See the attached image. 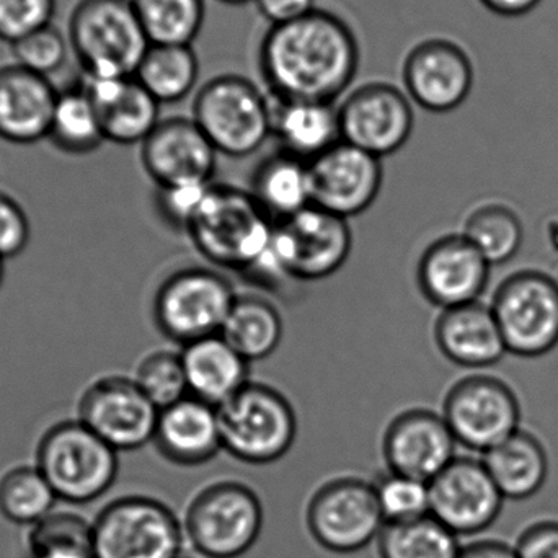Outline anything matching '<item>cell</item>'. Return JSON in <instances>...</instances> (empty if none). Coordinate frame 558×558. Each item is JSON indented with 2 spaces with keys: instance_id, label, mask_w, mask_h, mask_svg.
I'll list each match as a JSON object with an SVG mask.
<instances>
[{
  "instance_id": "9a60e30c",
  "label": "cell",
  "mask_w": 558,
  "mask_h": 558,
  "mask_svg": "<svg viewBox=\"0 0 558 558\" xmlns=\"http://www.w3.org/2000/svg\"><path fill=\"white\" fill-rule=\"evenodd\" d=\"M340 111L341 141L383 159L405 146L415 126L412 100L387 82L351 92Z\"/></svg>"
},
{
  "instance_id": "83f0119b",
  "label": "cell",
  "mask_w": 558,
  "mask_h": 558,
  "mask_svg": "<svg viewBox=\"0 0 558 558\" xmlns=\"http://www.w3.org/2000/svg\"><path fill=\"white\" fill-rule=\"evenodd\" d=\"M485 468L505 500H526L546 484L549 459L536 436L517 432L501 445L485 452Z\"/></svg>"
},
{
  "instance_id": "4fadbf2b",
  "label": "cell",
  "mask_w": 558,
  "mask_h": 558,
  "mask_svg": "<svg viewBox=\"0 0 558 558\" xmlns=\"http://www.w3.org/2000/svg\"><path fill=\"white\" fill-rule=\"evenodd\" d=\"M442 416L458 445L485 454L520 432L521 407L504 380L471 376L449 390Z\"/></svg>"
},
{
  "instance_id": "e575fe53",
  "label": "cell",
  "mask_w": 558,
  "mask_h": 558,
  "mask_svg": "<svg viewBox=\"0 0 558 558\" xmlns=\"http://www.w3.org/2000/svg\"><path fill=\"white\" fill-rule=\"evenodd\" d=\"M380 558H458L459 537L429 517L386 524L377 537Z\"/></svg>"
},
{
  "instance_id": "30bf717a",
  "label": "cell",
  "mask_w": 558,
  "mask_h": 558,
  "mask_svg": "<svg viewBox=\"0 0 558 558\" xmlns=\"http://www.w3.org/2000/svg\"><path fill=\"white\" fill-rule=\"evenodd\" d=\"M92 524L97 558H182V524L156 498H118Z\"/></svg>"
},
{
  "instance_id": "7402d4cb",
  "label": "cell",
  "mask_w": 558,
  "mask_h": 558,
  "mask_svg": "<svg viewBox=\"0 0 558 558\" xmlns=\"http://www.w3.org/2000/svg\"><path fill=\"white\" fill-rule=\"evenodd\" d=\"M82 88L100 114L105 140L121 146L143 144L160 123V104L134 77L85 75Z\"/></svg>"
},
{
  "instance_id": "6da1fadb",
  "label": "cell",
  "mask_w": 558,
  "mask_h": 558,
  "mask_svg": "<svg viewBox=\"0 0 558 558\" xmlns=\"http://www.w3.org/2000/svg\"><path fill=\"white\" fill-rule=\"evenodd\" d=\"M258 64L275 98L335 104L356 77L360 46L340 16L315 9L295 22L270 26Z\"/></svg>"
},
{
  "instance_id": "484cf974",
  "label": "cell",
  "mask_w": 558,
  "mask_h": 558,
  "mask_svg": "<svg viewBox=\"0 0 558 558\" xmlns=\"http://www.w3.org/2000/svg\"><path fill=\"white\" fill-rule=\"evenodd\" d=\"M274 136L282 153L312 162L341 141L340 111L331 101L271 98Z\"/></svg>"
},
{
  "instance_id": "8d00e7d4",
  "label": "cell",
  "mask_w": 558,
  "mask_h": 558,
  "mask_svg": "<svg viewBox=\"0 0 558 558\" xmlns=\"http://www.w3.org/2000/svg\"><path fill=\"white\" fill-rule=\"evenodd\" d=\"M54 490L36 465L12 469L0 478V514L20 526H35L54 511Z\"/></svg>"
},
{
  "instance_id": "ee69618b",
  "label": "cell",
  "mask_w": 558,
  "mask_h": 558,
  "mask_svg": "<svg viewBox=\"0 0 558 558\" xmlns=\"http://www.w3.org/2000/svg\"><path fill=\"white\" fill-rule=\"evenodd\" d=\"M518 558H558V523L541 521L527 527L517 546Z\"/></svg>"
},
{
  "instance_id": "8992f818",
  "label": "cell",
  "mask_w": 558,
  "mask_h": 558,
  "mask_svg": "<svg viewBox=\"0 0 558 558\" xmlns=\"http://www.w3.org/2000/svg\"><path fill=\"white\" fill-rule=\"evenodd\" d=\"M36 468L59 500L88 504L107 494L118 475V451L81 420L56 423L43 435Z\"/></svg>"
},
{
  "instance_id": "7bdbcfd3",
  "label": "cell",
  "mask_w": 558,
  "mask_h": 558,
  "mask_svg": "<svg viewBox=\"0 0 558 558\" xmlns=\"http://www.w3.org/2000/svg\"><path fill=\"white\" fill-rule=\"evenodd\" d=\"M28 218L22 206L0 193V258L3 262L19 257L29 242Z\"/></svg>"
},
{
  "instance_id": "f6af8a7d",
  "label": "cell",
  "mask_w": 558,
  "mask_h": 558,
  "mask_svg": "<svg viewBox=\"0 0 558 558\" xmlns=\"http://www.w3.org/2000/svg\"><path fill=\"white\" fill-rule=\"evenodd\" d=\"M254 3L271 26L295 22L317 9L315 0H254Z\"/></svg>"
},
{
  "instance_id": "8fae6325",
  "label": "cell",
  "mask_w": 558,
  "mask_h": 558,
  "mask_svg": "<svg viewBox=\"0 0 558 558\" xmlns=\"http://www.w3.org/2000/svg\"><path fill=\"white\" fill-rule=\"evenodd\" d=\"M492 311L508 353L537 357L558 344V282L541 271H520L495 291Z\"/></svg>"
},
{
  "instance_id": "ac0fdd59",
  "label": "cell",
  "mask_w": 558,
  "mask_h": 558,
  "mask_svg": "<svg viewBox=\"0 0 558 558\" xmlns=\"http://www.w3.org/2000/svg\"><path fill=\"white\" fill-rule=\"evenodd\" d=\"M402 81L410 100L432 113L464 104L474 84L468 52L445 38L423 39L403 59Z\"/></svg>"
},
{
  "instance_id": "f1b7e54d",
  "label": "cell",
  "mask_w": 558,
  "mask_h": 558,
  "mask_svg": "<svg viewBox=\"0 0 558 558\" xmlns=\"http://www.w3.org/2000/svg\"><path fill=\"white\" fill-rule=\"evenodd\" d=\"M251 193L275 222L291 218L314 205L311 166L291 154H275L258 167Z\"/></svg>"
},
{
  "instance_id": "e0dca14e",
  "label": "cell",
  "mask_w": 558,
  "mask_h": 558,
  "mask_svg": "<svg viewBox=\"0 0 558 558\" xmlns=\"http://www.w3.org/2000/svg\"><path fill=\"white\" fill-rule=\"evenodd\" d=\"M312 203L343 219L360 216L376 202L383 186L379 157L340 141L308 162Z\"/></svg>"
},
{
  "instance_id": "5bb4252c",
  "label": "cell",
  "mask_w": 558,
  "mask_h": 558,
  "mask_svg": "<svg viewBox=\"0 0 558 558\" xmlns=\"http://www.w3.org/2000/svg\"><path fill=\"white\" fill-rule=\"evenodd\" d=\"M77 412V420L121 452L154 441L160 410L133 377L105 376L85 389Z\"/></svg>"
},
{
  "instance_id": "d4e9b609",
  "label": "cell",
  "mask_w": 558,
  "mask_h": 558,
  "mask_svg": "<svg viewBox=\"0 0 558 558\" xmlns=\"http://www.w3.org/2000/svg\"><path fill=\"white\" fill-rule=\"evenodd\" d=\"M435 340L451 363L471 369L494 366L508 353L494 311L478 301L442 311Z\"/></svg>"
},
{
  "instance_id": "74e56055",
  "label": "cell",
  "mask_w": 558,
  "mask_h": 558,
  "mask_svg": "<svg viewBox=\"0 0 558 558\" xmlns=\"http://www.w3.org/2000/svg\"><path fill=\"white\" fill-rule=\"evenodd\" d=\"M133 379L159 410L190 396L182 353L154 351L147 354L136 367Z\"/></svg>"
},
{
  "instance_id": "7a4b0ae2",
  "label": "cell",
  "mask_w": 558,
  "mask_h": 558,
  "mask_svg": "<svg viewBox=\"0 0 558 558\" xmlns=\"http://www.w3.org/2000/svg\"><path fill=\"white\" fill-rule=\"evenodd\" d=\"M351 245L348 219L312 205L275 222L270 247L245 275L267 284L284 278L318 281L343 267Z\"/></svg>"
},
{
  "instance_id": "ffe728a7",
  "label": "cell",
  "mask_w": 558,
  "mask_h": 558,
  "mask_svg": "<svg viewBox=\"0 0 558 558\" xmlns=\"http://www.w3.org/2000/svg\"><path fill=\"white\" fill-rule=\"evenodd\" d=\"M456 445L445 416L429 410H409L392 420L383 449L392 474L429 484L454 461Z\"/></svg>"
},
{
  "instance_id": "7c38bea8",
  "label": "cell",
  "mask_w": 558,
  "mask_h": 558,
  "mask_svg": "<svg viewBox=\"0 0 558 558\" xmlns=\"http://www.w3.org/2000/svg\"><path fill=\"white\" fill-rule=\"evenodd\" d=\"M307 526L317 544L330 553L363 550L386 526L376 487L357 477L327 482L308 504Z\"/></svg>"
},
{
  "instance_id": "603a6c76",
  "label": "cell",
  "mask_w": 558,
  "mask_h": 558,
  "mask_svg": "<svg viewBox=\"0 0 558 558\" xmlns=\"http://www.w3.org/2000/svg\"><path fill=\"white\" fill-rule=\"evenodd\" d=\"M58 94L48 77L22 65L0 68V140L22 146L48 140Z\"/></svg>"
},
{
  "instance_id": "60d3db41",
  "label": "cell",
  "mask_w": 558,
  "mask_h": 558,
  "mask_svg": "<svg viewBox=\"0 0 558 558\" xmlns=\"http://www.w3.org/2000/svg\"><path fill=\"white\" fill-rule=\"evenodd\" d=\"M56 0H0V41L13 43L51 25Z\"/></svg>"
},
{
  "instance_id": "f907efd6",
  "label": "cell",
  "mask_w": 558,
  "mask_h": 558,
  "mask_svg": "<svg viewBox=\"0 0 558 558\" xmlns=\"http://www.w3.org/2000/svg\"><path fill=\"white\" fill-rule=\"evenodd\" d=\"M183 558V557H182Z\"/></svg>"
},
{
  "instance_id": "52a82bcc",
  "label": "cell",
  "mask_w": 558,
  "mask_h": 558,
  "mask_svg": "<svg viewBox=\"0 0 558 558\" xmlns=\"http://www.w3.org/2000/svg\"><path fill=\"white\" fill-rule=\"evenodd\" d=\"M218 416L222 449L247 464L279 461L298 436V418L291 403L265 384H245L218 407Z\"/></svg>"
},
{
  "instance_id": "ab89813d",
  "label": "cell",
  "mask_w": 558,
  "mask_h": 558,
  "mask_svg": "<svg viewBox=\"0 0 558 558\" xmlns=\"http://www.w3.org/2000/svg\"><path fill=\"white\" fill-rule=\"evenodd\" d=\"M10 46L15 64L43 77L54 74L68 59V39L52 25L36 29Z\"/></svg>"
},
{
  "instance_id": "f546056e",
  "label": "cell",
  "mask_w": 558,
  "mask_h": 558,
  "mask_svg": "<svg viewBox=\"0 0 558 558\" xmlns=\"http://www.w3.org/2000/svg\"><path fill=\"white\" fill-rule=\"evenodd\" d=\"M284 325L278 308L260 295H238L221 337L244 360L262 361L278 350Z\"/></svg>"
},
{
  "instance_id": "7dc6e473",
  "label": "cell",
  "mask_w": 558,
  "mask_h": 558,
  "mask_svg": "<svg viewBox=\"0 0 558 558\" xmlns=\"http://www.w3.org/2000/svg\"><path fill=\"white\" fill-rule=\"evenodd\" d=\"M488 9L500 15H523L533 10L541 0H482Z\"/></svg>"
},
{
  "instance_id": "f35d334b",
  "label": "cell",
  "mask_w": 558,
  "mask_h": 558,
  "mask_svg": "<svg viewBox=\"0 0 558 558\" xmlns=\"http://www.w3.org/2000/svg\"><path fill=\"white\" fill-rule=\"evenodd\" d=\"M374 487L386 524L429 517V484L426 482L390 472Z\"/></svg>"
},
{
  "instance_id": "836d02e7",
  "label": "cell",
  "mask_w": 558,
  "mask_h": 558,
  "mask_svg": "<svg viewBox=\"0 0 558 558\" xmlns=\"http://www.w3.org/2000/svg\"><path fill=\"white\" fill-rule=\"evenodd\" d=\"M150 45L193 46L206 19L205 0H131Z\"/></svg>"
},
{
  "instance_id": "ba28073f",
  "label": "cell",
  "mask_w": 558,
  "mask_h": 558,
  "mask_svg": "<svg viewBox=\"0 0 558 558\" xmlns=\"http://www.w3.org/2000/svg\"><path fill=\"white\" fill-rule=\"evenodd\" d=\"M264 527L258 495L241 482L225 481L199 492L185 518V533L199 556L239 558L257 543Z\"/></svg>"
},
{
  "instance_id": "1f68e13d",
  "label": "cell",
  "mask_w": 558,
  "mask_h": 558,
  "mask_svg": "<svg viewBox=\"0 0 558 558\" xmlns=\"http://www.w3.org/2000/svg\"><path fill=\"white\" fill-rule=\"evenodd\" d=\"M48 140L62 153L84 156L104 143L100 114L81 85L59 92Z\"/></svg>"
},
{
  "instance_id": "5b68a950",
  "label": "cell",
  "mask_w": 558,
  "mask_h": 558,
  "mask_svg": "<svg viewBox=\"0 0 558 558\" xmlns=\"http://www.w3.org/2000/svg\"><path fill=\"white\" fill-rule=\"evenodd\" d=\"M192 118L218 154L238 159L257 153L274 136L270 98L238 74L206 82L193 101Z\"/></svg>"
},
{
  "instance_id": "d590c367",
  "label": "cell",
  "mask_w": 558,
  "mask_h": 558,
  "mask_svg": "<svg viewBox=\"0 0 558 558\" xmlns=\"http://www.w3.org/2000/svg\"><path fill=\"white\" fill-rule=\"evenodd\" d=\"M26 558H97L94 524L71 511H52L29 527Z\"/></svg>"
},
{
  "instance_id": "d6a6232c",
  "label": "cell",
  "mask_w": 558,
  "mask_h": 558,
  "mask_svg": "<svg viewBox=\"0 0 558 558\" xmlns=\"http://www.w3.org/2000/svg\"><path fill=\"white\" fill-rule=\"evenodd\" d=\"M462 235L494 267L507 264L520 252L524 228L520 216L510 206L485 203L468 216Z\"/></svg>"
},
{
  "instance_id": "cb8c5ba5",
  "label": "cell",
  "mask_w": 558,
  "mask_h": 558,
  "mask_svg": "<svg viewBox=\"0 0 558 558\" xmlns=\"http://www.w3.org/2000/svg\"><path fill=\"white\" fill-rule=\"evenodd\" d=\"M154 445L167 461L202 465L222 449L218 409L189 396L160 410Z\"/></svg>"
},
{
  "instance_id": "44dd1931",
  "label": "cell",
  "mask_w": 558,
  "mask_h": 558,
  "mask_svg": "<svg viewBox=\"0 0 558 558\" xmlns=\"http://www.w3.org/2000/svg\"><path fill=\"white\" fill-rule=\"evenodd\" d=\"M490 268L464 235H446L423 252L416 277L422 294L446 311L477 302L487 288Z\"/></svg>"
},
{
  "instance_id": "4dcf8cb0",
  "label": "cell",
  "mask_w": 558,
  "mask_h": 558,
  "mask_svg": "<svg viewBox=\"0 0 558 558\" xmlns=\"http://www.w3.org/2000/svg\"><path fill=\"white\" fill-rule=\"evenodd\" d=\"M198 75V56L193 46L150 45L134 78L162 105L189 97Z\"/></svg>"
},
{
  "instance_id": "3957f363",
  "label": "cell",
  "mask_w": 558,
  "mask_h": 558,
  "mask_svg": "<svg viewBox=\"0 0 558 558\" xmlns=\"http://www.w3.org/2000/svg\"><path fill=\"white\" fill-rule=\"evenodd\" d=\"M275 221L251 192L211 185L186 229L199 254L228 270L247 274L270 247Z\"/></svg>"
},
{
  "instance_id": "9c48e42d",
  "label": "cell",
  "mask_w": 558,
  "mask_h": 558,
  "mask_svg": "<svg viewBox=\"0 0 558 558\" xmlns=\"http://www.w3.org/2000/svg\"><path fill=\"white\" fill-rule=\"evenodd\" d=\"M238 294L221 274L206 268L175 271L154 299L159 330L177 343H195L221 333Z\"/></svg>"
},
{
  "instance_id": "b9f144b4",
  "label": "cell",
  "mask_w": 558,
  "mask_h": 558,
  "mask_svg": "<svg viewBox=\"0 0 558 558\" xmlns=\"http://www.w3.org/2000/svg\"><path fill=\"white\" fill-rule=\"evenodd\" d=\"M213 183H185V185L159 186L157 206L160 215L177 229H186L198 216Z\"/></svg>"
},
{
  "instance_id": "4316f807",
  "label": "cell",
  "mask_w": 558,
  "mask_h": 558,
  "mask_svg": "<svg viewBox=\"0 0 558 558\" xmlns=\"http://www.w3.org/2000/svg\"><path fill=\"white\" fill-rule=\"evenodd\" d=\"M190 396L215 405L234 397L248 383V361L221 335L186 344L182 351Z\"/></svg>"
},
{
  "instance_id": "681fc988",
  "label": "cell",
  "mask_w": 558,
  "mask_h": 558,
  "mask_svg": "<svg viewBox=\"0 0 558 558\" xmlns=\"http://www.w3.org/2000/svg\"><path fill=\"white\" fill-rule=\"evenodd\" d=\"M3 275H5V268H3V260L0 258V286H2Z\"/></svg>"
},
{
  "instance_id": "2e32d148",
  "label": "cell",
  "mask_w": 558,
  "mask_h": 558,
  "mask_svg": "<svg viewBox=\"0 0 558 558\" xmlns=\"http://www.w3.org/2000/svg\"><path fill=\"white\" fill-rule=\"evenodd\" d=\"M504 495L484 462L456 458L429 482V514L456 536H475L500 517Z\"/></svg>"
},
{
  "instance_id": "277c9868",
  "label": "cell",
  "mask_w": 558,
  "mask_h": 558,
  "mask_svg": "<svg viewBox=\"0 0 558 558\" xmlns=\"http://www.w3.org/2000/svg\"><path fill=\"white\" fill-rule=\"evenodd\" d=\"M69 41L92 77H134L150 46L131 0H81L69 20Z\"/></svg>"
},
{
  "instance_id": "d6986e66",
  "label": "cell",
  "mask_w": 558,
  "mask_h": 558,
  "mask_svg": "<svg viewBox=\"0 0 558 558\" xmlns=\"http://www.w3.org/2000/svg\"><path fill=\"white\" fill-rule=\"evenodd\" d=\"M141 162L159 186L211 183L218 150L193 118L160 120L141 144Z\"/></svg>"
},
{
  "instance_id": "bcb514c9",
  "label": "cell",
  "mask_w": 558,
  "mask_h": 558,
  "mask_svg": "<svg viewBox=\"0 0 558 558\" xmlns=\"http://www.w3.org/2000/svg\"><path fill=\"white\" fill-rule=\"evenodd\" d=\"M458 558H518L514 547L500 541H478L461 547Z\"/></svg>"
},
{
  "instance_id": "c3c4849f",
  "label": "cell",
  "mask_w": 558,
  "mask_h": 558,
  "mask_svg": "<svg viewBox=\"0 0 558 558\" xmlns=\"http://www.w3.org/2000/svg\"><path fill=\"white\" fill-rule=\"evenodd\" d=\"M219 2L228 3V5H245V3L254 2V0H219Z\"/></svg>"
}]
</instances>
